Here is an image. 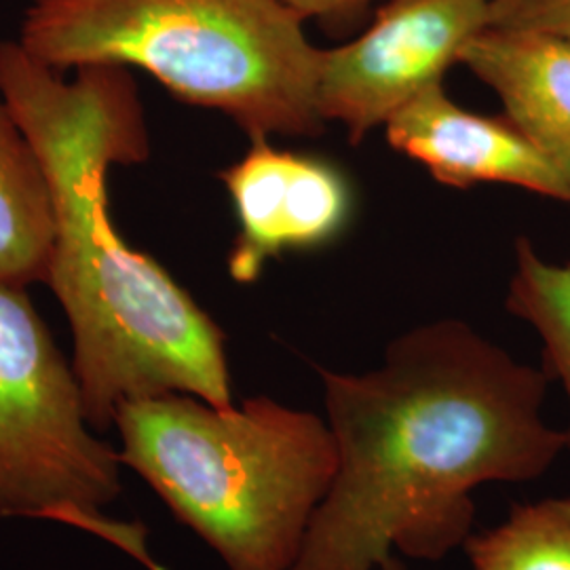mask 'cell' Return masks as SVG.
Instances as JSON below:
<instances>
[{"mask_svg":"<svg viewBox=\"0 0 570 570\" xmlns=\"http://www.w3.org/2000/svg\"><path fill=\"white\" fill-rule=\"evenodd\" d=\"M320 376L336 473L292 570L442 560L473 532V490L537 480L567 450L543 419L548 372L459 320L397 336L372 372Z\"/></svg>","mask_w":570,"mask_h":570,"instance_id":"obj_1","label":"cell"},{"mask_svg":"<svg viewBox=\"0 0 570 570\" xmlns=\"http://www.w3.org/2000/svg\"><path fill=\"white\" fill-rule=\"evenodd\" d=\"M0 91L51 184L56 235L45 284L72 330L87 423L104 433L127 402L165 393L230 406L225 332L110 220V167L150 155L129 68L82 66L63 79L20 41H2Z\"/></svg>","mask_w":570,"mask_h":570,"instance_id":"obj_2","label":"cell"},{"mask_svg":"<svg viewBox=\"0 0 570 570\" xmlns=\"http://www.w3.org/2000/svg\"><path fill=\"white\" fill-rule=\"evenodd\" d=\"M119 459L228 570H292L336 473L317 414L249 397L214 406L188 393L127 402Z\"/></svg>","mask_w":570,"mask_h":570,"instance_id":"obj_3","label":"cell"},{"mask_svg":"<svg viewBox=\"0 0 570 570\" xmlns=\"http://www.w3.org/2000/svg\"><path fill=\"white\" fill-rule=\"evenodd\" d=\"M282 0H32L21 47L49 68H140L252 138L317 136L322 51Z\"/></svg>","mask_w":570,"mask_h":570,"instance_id":"obj_4","label":"cell"},{"mask_svg":"<svg viewBox=\"0 0 570 570\" xmlns=\"http://www.w3.org/2000/svg\"><path fill=\"white\" fill-rule=\"evenodd\" d=\"M119 450L87 423L72 364L26 287L0 285V520H45L81 530L165 570L140 522H121Z\"/></svg>","mask_w":570,"mask_h":570,"instance_id":"obj_5","label":"cell"},{"mask_svg":"<svg viewBox=\"0 0 570 570\" xmlns=\"http://www.w3.org/2000/svg\"><path fill=\"white\" fill-rule=\"evenodd\" d=\"M492 0H387L366 30L322 51L317 108L351 144L429 87L444 82L463 47L490 28Z\"/></svg>","mask_w":570,"mask_h":570,"instance_id":"obj_6","label":"cell"},{"mask_svg":"<svg viewBox=\"0 0 570 570\" xmlns=\"http://www.w3.org/2000/svg\"><path fill=\"white\" fill-rule=\"evenodd\" d=\"M220 178L239 225L228 254L237 284H254L287 252L334 242L351 218L353 193L336 165L275 148L268 138H252L249 150Z\"/></svg>","mask_w":570,"mask_h":570,"instance_id":"obj_7","label":"cell"},{"mask_svg":"<svg viewBox=\"0 0 570 570\" xmlns=\"http://www.w3.org/2000/svg\"><path fill=\"white\" fill-rule=\"evenodd\" d=\"M391 148L454 188L508 184L570 205L553 165L508 119L484 117L450 100L444 82L421 91L385 122Z\"/></svg>","mask_w":570,"mask_h":570,"instance_id":"obj_8","label":"cell"},{"mask_svg":"<svg viewBox=\"0 0 570 570\" xmlns=\"http://www.w3.org/2000/svg\"><path fill=\"white\" fill-rule=\"evenodd\" d=\"M459 61L501 98L505 117L570 193V42L490 26L463 47Z\"/></svg>","mask_w":570,"mask_h":570,"instance_id":"obj_9","label":"cell"},{"mask_svg":"<svg viewBox=\"0 0 570 570\" xmlns=\"http://www.w3.org/2000/svg\"><path fill=\"white\" fill-rule=\"evenodd\" d=\"M56 235L51 184L0 91V285L45 284Z\"/></svg>","mask_w":570,"mask_h":570,"instance_id":"obj_10","label":"cell"},{"mask_svg":"<svg viewBox=\"0 0 570 570\" xmlns=\"http://www.w3.org/2000/svg\"><path fill=\"white\" fill-rule=\"evenodd\" d=\"M505 306L539 334L543 370L551 381L562 383L570 406V263H551L529 237L518 239ZM562 431L570 450V419Z\"/></svg>","mask_w":570,"mask_h":570,"instance_id":"obj_11","label":"cell"},{"mask_svg":"<svg viewBox=\"0 0 570 570\" xmlns=\"http://www.w3.org/2000/svg\"><path fill=\"white\" fill-rule=\"evenodd\" d=\"M473 570H570V499L513 505L494 529L465 541Z\"/></svg>","mask_w":570,"mask_h":570,"instance_id":"obj_12","label":"cell"},{"mask_svg":"<svg viewBox=\"0 0 570 570\" xmlns=\"http://www.w3.org/2000/svg\"><path fill=\"white\" fill-rule=\"evenodd\" d=\"M490 26L541 32L570 42V0H492Z\"/></svg>","mask_w":570,"mask_h":570,"instance_id":"obj_13","label":"cell"},{"mask_svg":"<svg viewBox=\"0 0 570 570\" xmlns=\"http://www.w3.org/2000/svg\"><path fill=\"white\" fill-rule=\"evenodd\" d=\"M303 20L322 21L327 28H345L360 20L374 0H282Z\"/></svg>","mask_w":570,"mask_h":570,"instance_id":"obj_14","label":"cell"},{"mask_svg":"<svg viewBox=\"0 0 570 570\" xmlns=\"http://www.w3.org/2000/svg\"><path fill=\"white\" fill-rule=\"evenodd\" d=\"M389 570H404L402 569V564H395V567H391Z\"/></svg>","mask_w":570,"mask_h":570,"instance_id":"obj_15","label":"cell"}]
</instances>
